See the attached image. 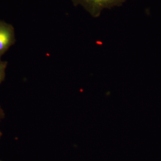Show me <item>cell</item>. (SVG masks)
Segmentation results:
<instances>
[{"label": "cell", "instance_id": "cell-1", "mask_svg": "<svg viewBox=\"0 0 161 161\" xmlns=\"http://www.w3.org/2000/svg\"><path fill=\"white\" fill-rule=\"evenodd\" d=\"M75 6H82L92 17L97 18L103 10L121 6L127 0H71Z\"/></svg>", "mask_w": 161, "mask_h": 161}, {"label": "cell", "instance_id": "cell-2", "mask_svg": "<svg viewBox=\"0 0 161 161\" xmlns=\"http://www.w3.org/2000/svg\"><path fill=\"white\" fill-rule=\"evenodd\" d=\"M15 42L14 27L11 24L0 20V61L3 55Z\"/></svg>", "mask_w": 161, "mask_h": 161}, {"label": "cell", "instance_id": "cell-3", "mask_svg": "<svg viewBox=\"0 0 161 161\" xmlns=\"http://www.w3.org/2000/svg\"><path fill=\"white\" fill-rule=\"evenodd\" d=\"M7 65L8 62L7 61H0V85L5 80Z\"/></svg>", "mask_w": 161, "mask_h": 161}, {"label": "cell", "instance_id": "cell-4", "mask_svg": "<svg viewBox=\"0 0 161 161\" xmlns=\"http://www.w3.org/2000/svg\"><path fill=\"white\" fill-rule=\"evenodd\" d=\"M5 117V114L2 107L0 106V121L3 119Z\"/></svg>", "mask_w": 161, "mask_h": 161}, {"label": "cell", "instance_id": "cell-5", "mask_svg": "<svg viewBox=\"0 0 161 161\" xmlns=\"http://www.w3.org/2000/svg\"><path fill=\"white\" fill-rule=\"evenodd\" d=\"M2 135H3V133H2V132H1V130H0V138L2 137Z\"/></svg>", "mask_w": 161, "mask_h": 161}, {"label": "cell", "instance_id": "cell-6", "mask_svg": "<svg viewBox=\"0 0 161 161\" xmlns=\"http://www.w3.org/2000/svg\"><path fill=\"white\" fill-rule=\"evenodd\" d=\"M0 161H3V160H0Z\"/></svg>", "mask_w": 161, "mask_h": 161}]
</instances>
